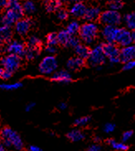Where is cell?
<instances>
[{
    "instance_id": "b9f144b4",
    "label": "cell",
    "mask_w": 135,
    "mask_h": 151,
    "mask_svg": "<svg viewBox=\"0 0 135 151\" xmlns=\"http://www.w3.org/2000/svg\"><path fill=\"white\" fill-rule=\"evenodd\" d=\"M8 6V0H0V11L6 9Z\"/></svg>"
},
{
    "instance_id": "8fae6325",
    "label": "cell",
    "mask_w": 135,
    "mask_h": 151,
    "mask_svg": "<svg viewBox=\"0 0 135 151\" xmlns=\"http://www.w3.org/2000/svg\"><path fill=\"white\" fill-rule=\"evenodd\" d=\"M33 26V22L29 18H21L15 24V32L19 36H26Z\"/></svg>"
},
{
    "instance_id": "f6af8a7d",
    "label": "cell",
    "mask_w": 135,
    "mask_h": 151,
    "mask_svg": "<svg viewBox=\"0 0 135 151\" xmlns=\"http://www.w3.org/2000/svg\"><path fill=\"white\" fill-rule=\"evenodd\" d=\"M58 107L60 108V110H66V108H67V105H66V102H61L59 104Z\"/></svg>"
},
{
    "instance_id": "c3c4849f",
    "label": "cell",
    "mask_w": 135,
    "mask_h": 151,
    "mask_svg": "<svg viewBox=\"0 0 135 151\" xmlns=\"http://www.w3.org/2000/svg\"><path fill=\"white\" fill-rule=\"evenodd\" d=\"M4 72V69L3 67H0V78H2V76H3V74Z\"/></svg>"
},
{
    "instance_id": "8d00e7d4",
    "label": "cell",
    "mask_w": 135,
    "mask_h": 151,
    "mask_svg": "<svg viewBox=\"0 0 135 151\" xmlns=\"http://www.w3.org/2000/svg\"><path fill=\"white\" fill-rule=\"evenodd\" d=\"M135 67V59L133 60H130V61L126 62L124 63L123 67V70H130L132 69H134Z\"/></svg>"
},
{
    "instance_id": "7dc6e473",
    "label": "cell",
    "mask_w": 135,
    "mask_h": 151,
    "mask_svg": "<svg viewBox=\"0 0 135 151\" xmlns=\"http://www.w3.org/2000/svg\"><path fill=\"white\" fill-rule=\"evenodd\" d=\"M0 151H5V145L2 142V140H0Z\"/></svg>"
},
{
    "instance_id": "d6986e66",
    "label": "cell",
    "mask_w": 135,
    "mask_h": 151,
    "mask_svg": "<svg viewBox=\"0 0 135 151\" xmlns=\"http://www.w3.org/2000/svg\"><path fill=\"white\" fill-rule=\"evenodd\" d=\"M62 0H46L45 8L48 12H57L62 8Z\"/></svg>"
},
{
    "instance_id": "484cf974",
    "label": "cell",
    "mask_w": 135,
    "mask_h": 151,
    "mask_svg": "<svg viewBox=\"0 0 135 151\" xmlns=\"http://www.w3.org/2000/svg\"><path fill=\"white\" fill-rule=\"evenodd\" d=\"M81 25L77 21H72L66 27V32L69 33L70 36H75L80 32Z\"/></svg>"
},
{
    "instance_id": "681fc988",
    "label": "cell",
    "mask_w": 135,
    "mask_h": 151,
    "mask_svg": "<svg viewBox=\"0 0 135 151\" xmlns=\"http://www.w3.org/2000/svg\"><path fill=\"white\" fill-rule=\"evenodd\" d=\"M133 40H134V43L135 44V31L133 32Z\"/></svg>"
},
{
    "instance_id": "ac0fdd59",
    "label": "cell",
    "mask_w": 135,
    "mask_h": 151,
    "mask_svg": "<svg viewBox=\"0 0 135 151\" xmlns=\"http://www.w3.org/2000/svg\"><path fill=\"white\" fill-rule=\"evenodd\" d=\"M84 65H85V60L79 57V56L70 58V60H68V61L66 63L67 69L70 70H80Z\"/></svg>"
},
{
    "instance_id": "44dd1931",
    "label": "cell",
    "mask_w": 135,
    "mask_h": 151,
    "mask_svg": "<svg viewBox=\"0 0 135 151\" xmlns=\"http://www.w3.org/2000/svg\"><path fill=\"white\" fill-rule=\"evenodd\" d=\"M67 138L73 142H78L85 138V134L81 130L75 129V130H72L70 131L67 134Z\"/></svg>"
},
{
    "instance_id": "3957f363",
    "label": "cell",
    "mask_w": 135,
    "mask_h": 151,
    "mask_svg": "<svg viewBox=\"0 0 135 151\" xmlns=\"http://www.w3.org/2000/svg\"><path fill=\"white\" fill-rule=\"evenodd\" d=\"M57 66V60L56 57H54L52 55H48L41 60L38 66V69L41 74L50 75L56 72Z\"/></svg>"
},
{
    "instance_id": "74e56055",
    "label": "cell",
    "mask_w": 135,
    "mask_h": 151,
    "mask_svg": "<svg viewBox=\"0 0 135 151\" xmlns=\"http://www.w3.org/2000/svg\"><path fill=\"white\" fill-rule=\"evenodd\" d=\"M133 134H134V132H133L132 131H125V132L123 134V136H122L123 142H126V141H128V139H130L132 136H133Z\"/></svg>"
},
{
    "instance_id": "ee69618b",
    "label": "cell",
    "mask_w": 135,
    "mask_h": 151,
    "mask_svg": "<svg viewBox=\"0 0 135 151\" xmlns=\"http://www.w3.org/2000/svg\"><path fill=\"white\" fill-rule=\"evenodd\" d=\"M34 106H35V103H34V102H30V103H28V104L26 106V111H29L33 110V108H34Z\"/></svg>"
},
{
    "instance_id": "83f0119b",
    "label": "cell",
    "mask_w": 135,
    "mask_h": 151,
    "mask_svg": "<svg viewBox=\"0 0 135 151\" xmlns=\"http://www.w3.org/2000/svg\"><path fill=\"white\" fill-rule=\"evenodd\" d=\"M108 144L112 146L113 149H115L117 151H126L128 150V145L124 142H116L115 139H108Z\"/></svg>"
},
{
    "instance_id": "f1b7e54d",
    "label": "cell",
    "mask_w": 135,
    "mask_h": 151,
    "mask_svg": "<svg viewBox=\"0 0 135 151\" xmlns=\"http://www.w3.org/2000/svg\"><path fill=\"white\" fill-rule=\"evenodd\" d=\"M22 86V83L16 82L12 83H2L0 84V88L5 91H12V90H17L20 88Z\"/></svg>"
},
{
    "instance_id": "4dcf8cb0",
    "label": "cell",
    "mask_w": 135,
    "mask_h": 151,
    "mask_svg": "<svg viewBox=\"0 0 135 151\" xmlns=\"http://www.w3.org/2000/svg\"><path fill=\"white\" fill-rule=\"evenodd\" d=\"M41 40L36 36H32L28 38V46L29 47H37L39 48V46L41 45Z\"/></svg>"
},
{
    "instance_id": "5bb4252c",
    "label": "cell",
    "mask_w": 135,
    "mask_h": 151,
    "mask_svg": "<svg viewBox=\"0 0 135 151\" xmlns=\"http://www.w3.org/2000/svg\"><path fill=\"white\" fill-rule=\"evenodd\" d=\"M86 10H87V7L86 6V4L83 2H77V3H74L71 5L70 8V13L74 17L83 18L85 17Z\"/></svg>"
},
{
    "instance_id": "7402d4cb",
    "label": "cell",
    "mask_w": 135,
    "mask_h": 151,
    "mask_svg": "<svg viewBox=\"0 0 135 151\" xmlns=\"http://www.w3.org/2000/svg\"><path fill=\"white\" fill-rule=\"evenodd\" d=\"M22 8L24 14L32 15L36 12V4L33 0H25L22 3Z\"/></svg>"
},
{
    "instance_id": "f546056e",
    "label": "cell",
    "mask_w": 135,
    "mask_h": 151,
    "mask_svg": "<svg viewBox=\"0 0 135 151\" xmlns=\"http://www.w3.org/2000/svg\"><path fill=\"white\" fill-rule=\"evenodd\" d=\"M123 3L122 0H110V2L108 3V7L111 10L118 11L123 8Z\"/></svg>"
},
{
    "instance_id": "ab89813d",
    "label": "cell",
    "mask_w": 135,
    "mask_h": 151,
    "mask_svg": "<svg viewBox=\"0 0 135 151\" xmlns=\"http://www.w3.org/2000/svg\"><path fill=\"white\" fill-rule=\"evenodd\" d=\"M87 151H101V148H100V146L99 145L95 144V145H90V147L88 148Z\"/></svg>"
},
{
    "instance_id": "7c38bea8",
    "label": "cell",
    "mask_w": 135,
    "mask_h": 151,
    "mask_svg": "<svg viewBox=\"0 0 135 151\" xmlns=\"http://www.w3.org/2000/svg\"><path fill=\"white\" fill-rule=\"evenodd\" d=\"M120 61L123 64L135 59V45H126L120 49L119 52Z\"/></svg>"
},
{
    "instance_id": "1f68e13d",
    "label": "cell",
    "mask_w": 135,
    "mask_h": 151,
    "mask_svg": "<svg viewBox=\"0 0 135 151\" xmlns=\"http://www.w3.org/2000/svg\"><path fill=\"white\" fill-rule=\"evenodd\" d=\"M90 116H82L80 118H77L74 122V125L76 127H85L88 123L90 122Z\"/></svg>"
},
{
    "instance_id": "d590c367",
    "label": "cell",
    "mask_w": 135,
    "mask_h": 151,
    "mask_svg": "<svg viewBox=\"0 0 135 151\" xmlns=\"http://www.w3.org/2000/svg\"><path fill=\"white\" fill-rule=\"evenodd\" d=\"M115 124H113V123H107V124L105 125V127H104V131L105 133H108V134L113 132V131H115Z\"/></svg>"
},
{
    "instance_id": "9a60e30c",
    "label": "cell",
    "mask_w": 135,
    "mask_h": 151,
    "mask_svg": "<svg viewBox=\"0 0 135 151\" xmlns=\"http://www.w3.org/2000/svg\"><path fill=\"white\" fill-rule=\"evenodd\" d=\"M52 80L61 83H69L72 81V77L69 72L66 70H59L56 71L52 76Z\"/></svg>"
},
{
    "instance_id": "9c48e42d",
    "label": "cell",
    "mask_w": 135,
    "mask_h": 151,
    "mask_svg": "<svg viewBox=\"0 0 135 151\" xmlns=\"http://www.w3.org/2000/svg\"><path fill=\"white\" fill-rule=\"evenodd\" d=\"M134 42L133 40V32H131L128 28L119 27L118 32L116 36L115 43L120 46H126V45H132Z\"/></svg>"
},
{
    "instance_id": "e575fe53",
    "label": "cell",
    "mask_w": 135,
    "mask_h": 151,
    "mask_svg": "<svg viewBox=\"0 0 135 151\" xmlns=\"http://www.w3.org/2000/svg\"><path fill=\"white\" fill-rule=\"evenodd\" d=\"M80 44H81V39L79 37H75V36H71L70 38L69 43H68L67 47H73V48H75Z\"/></svg>"
},
{
    "instance_id": "cb8c5ba5",
    "label": "cell",
    "mask_w": 135,
    "mask_h": 151,
    "mask_svg": "<svg viewBox=\"0 0 135 151\" xmlns=\"http://www.w3.org/2000/svg\"><path fill=\"white\" fill-rule=\"evenodd\" d=\"M7 8L12 9L16 11L22 15L24 14L23 8H22V4H21L19 0H8V6Z\"/></svg>"
},
{
    "instance_id": "816d5d0a",
    "label": "cell",
    "mask_w": 135,
    "mask_h": 151,
    "mask_svg": "<svg viewBox=\"0 0 135 151\" xmlns=\"http://www.w3.org/2000/svg\"><path fill=\"white\" fill-rule=\"evenodd\" d=\"M0 50H1V45H0Z\"/></svg>"
},
{
    "instance_id": "ffe728a7",
    "label": "cell",
    "mask_w": 135,
    "mask_h": 151,
    "mask_svg": "<svg viewBox=\"0 0 135 151\" xmlns=\"http://www.w3.org/2000/svg\"><path fill=\"white\" fill-rule=\"evenodd\" d=\"M90 50H91L87 45H82V44H80L75 48V54L77 55V56L82 58L84 60L88 59V57L90 56Z\"/></svg>"
},
{
    "instance_id": "603a6c76",
    "label": "cell",
    "mask_w": 135,
    "mask_h": 151,
    "mask_svg": "<svg viewBox=\"0 0 135 151\" xmlns=\"http://www.w3.org/2000/svg\"><path fill=\"white\" fill-rule=\"evenodd\" d=\"M124 23L130 31H135V12L128 13L123 17Z\"/></svg>"
},
{
    "instance_id": "2e32d148",
    "label": "cell",
    "mask_w": 135,
    "mask_h": 151,
    "mask_svg": "<svg viewBox=\"0 0 135 151\" xmlns=\"http://www.w3.org/2000/svg\"><path fill=\"white\" fill-rule=\"evenodd\" d=\"M12 30L11 27L6 25L0 26V42L8 43L12 40Z\"/></svg>"
},
{
    "instance_id": "60d3db41",
    "label": "cell",
    "mask_w": 135,
    "mask_h": 151,
    "mask_svg": "<svg viewBox=\"0 0 135 151\" xmlns=\"http://www.w3.org/2000/svg\"><path fill=\"white\" fill-rule=\"evenodd\" d=\"M12 72L4 70V74H3V76H2V78H3V79H5V80L9 79L10 78L12 77Z\"/></svg>"
},
{
    "instance_id": "f907efd6",
    "label": "cell",
    "mask_w": 135,
    "mask_h": 151,
    "mask_svg": "<svg viewBox=\"0 0 135 151\" xmlns=\"http://www.w3.org/2000/svg\"><path fill=\"white\" fill-rule=\"evenodd\" d=\"M94 140H95V141H99V137H96V138L94 139Z\"/></svg>"
},
{
    "instance_id": "836d02e7",
    "label": "cell",
    "mask_w": 135,
    "mask_h": 151,
    "mask_svg": "<svg viewBox=\"0 0 135 151\" xmlns=\"http://www.w3.org/2000/svg\"><path fill=\"white\" fill-rule=\"evenodd\" d=\"M57 18L59 20L65 21L68 18V17H69V12H68V11H67L66 9H65V8H61L57 11Z\"/></svg>"
},
{
    "instance_id": "d4e9b609",
    "label": "cell",
    "mask_w": 135,
    "mask_h": 151,
    "mask_svg": "<svg viewBox=\"0 0 135 151\" xmlns=\"http://www.w3.org/2000/svg\"><path fill=\"white\" fill-rule=\"evenodd\" d=\"M70 37H71V36L66 32V30H62V31H61V32L57 34L58 43L61 44L62 45H64V46H66V47H67Z\"/></svg>"
},
{
    "instance_id": "7a4b0ae2",
    "label": "cell",
    "mask_w": 135,
    "mask_h": 151,
    "mask_svg": "<svg viewBox=\"0 0 135 151\" xmlns=\"http://www.w3.org/2000/svg\"><path fill=\"white\" fill-rule=\"evenodd\" d=\"M99 26L94 22H87L81 26L79 35L84 43L87 45L92 44L99 35Z\"/></svg>"
},
{
    "instance_id": "e0dca14e",
    "label": "cell",
    "mask_w": 135,
    "mask_h": 151,
    "mask_svg": "<svg viewBox=\"0 0 135 151\" xmlns=\"http://www.w3.org/2000/svg\"><path fill=\"white\" fill-rule=\"evenodd\" d=\"M101 14V10L100 8L98 7H90L87 8L86 14L84 18L86 19L87 22H94V21L97 20L98 18H99Z\"/></svg>"
},
{
    "instance_id": "7bdbcfd3",
    "label": "cell",
    "mask_w": 135,
    "mask_h": 151,
    "mask_svg": "<svg viewBox=\"0 0 135 151\" xmlns=\"http://www.w3.org/2000/svg\"><path fill=\"white\" fill-rule=\"evenodd\" d=\"M28 151H43L41 148H39L37 145H31L29 146Z\"/></svg>"
},
{
    "instance_id": "ba28073f",
    "label": "cell",
    "mask_w": 135,
    "mask_h": 151,
    "mask_svg": "<svg viewBox=\"0 0 135 151\" xmlns=\"http://www.w3.org/2000/svg\"><path fill=\"white\" fill-rule=\"evenodd\" d=\"M22 16L23 15L18 13L16 11L7 8L4 14L0 17V23L2 25L12 27L13 25L16 24V22L19 19L22 18Z\"/></svg>"
},
{
    "instance_id": "8992f818",
    "label": "cell",
    "mask_w": 135,
    "mask_h": 151,
    "mask_svg": "<svg viewBox=\"0 0 135 151\" xmlns=\"http://www.w3.org/2000/svg\"><path fill=\"white\" fill-rule=\"evenodd\" d=\"M100 22L105 25H111L117 27L122 22L121 14L118 11L108 9L103 12H101L99 17Z\"/></svg>"
},
{
    "instance_id": "30bf717a",
    "label": "cell",
    "mask_w": 135,
    "mask_h": 151,
    "mask_svg": "<svg viewBox=\"0 0 135 151\" xmlns=\"http://www.w3.org/2000/svg\"><path fill=\"white\" fill-rule=\"evenodd\" d=\"M25 50V44L23 42L18 40H11L7 43V45L5 46V51L8 52V54H12V55H16L18 56H24Z\"/></svg>"
},
{
    "instance_id": "6da1fadb",
    "label": "cell",
    "mask_w": 135,
    "mask_h": 151,
    "mask_svg": "<svg viewBox=\"0 0 135 151\" xmlns=\"http://www.w3.org/2000/svg\"><path fill=\"white\" fill-rule=\"evenodd\" d=\"M0 138L5 147H13L18 151L23 150L24 145L21 136L10 127H4L1 130Z\"/></svg>"
},
{
    "instance_id": "52a82bcc",
    "label": "cell",
    "mask_w": 135,
    "mask_h": 151,
    "mask_svg": "<svg viewBox=\"0 0 135 151\" xmlns=\"http://www.w3.org/2000/svg\"><path fill=\"white\" fill-rule=\"evenodd\" d=\"M103 45V50L105 55L106 58L109 59V60L112 65L118 64L120 61L119 58V52L120 49L118 47L116 43H111V42H106Z\"/></svg>"
},
{
    "instance_id": "4fadbf2b",
    "label": "cell",
    "mask_w": 135,
    "mask_h": 151,
    "mask_svg": "<svg viewBox=\"0 0 135 151\" xmlns=\"http://www.w3.org/2000/svg\"><path fill=\"white\" fill-rule=\"evenodd\" d=\"M118 28L115 26H111V25H105L104 28L101 31V35L105 38V40L107 42H111V43H115L116 40V36L118 32Z\"/></svg>"
},
{
    "instance_id": "f35d334b",
    "label": "cell",
    "mask_w": 135,
    "mask_h": 151,
    "mask_svg": "<svg viewBox=\"0 0 135 151\" xmlns=\"http://www.w3.org/2000/svg\"><path fill=\"white\" fill-rule=\"evenodd\" d=\"M46 52L48 54V55H53L54 54L57 52V49L55 47V45H48L46 47Z\"/></svg>"
},
{
    "instance_id": "bcb514c9",
    "label": "cell",
    "mask_w": 135,
    "mask_h": 151,
    "mask_svg": "<svg viewBox=\"0 0 135 151\" xmlns=\"http://www.w3.org/2000/svg\"><path fill=\"white\" fill-rule=\"evenodd\" d=\"M64 3H77V2H83L84 0H62Z\"/></svg>"
},
{
    "instance_id": "4316f807",
    "label": "cell",
    "mask_w": 135,
    "mask_h": 151,
    "mask_svg": "<svg viewBox=\"0 0 135 151\" xmlns=\"http://www.w3.org/2000/svg\"><path fill=\"white\" fill-rule=\"evenodd\" d=\"M39 53H40L39 48L28 46V48H26V50H25L24 56L28 60H34L39 55Z\"/></svg>"
},
{
    "instance_id": "d6a6232c",
    "label": "cell",
    "mask_w": 135,
    "mask_h": 151,
    "mask_svg": "<svg viewBox=\"0 0 135 151\" xmlns=\"http://www.w3.org/2000/svg\"><path fill=\"white\" fill-rule=\"evenodd\" d=\"M46 43L48 45H56L58 44L57 34L56 33H50L46 37Z\"/></svg>"
},
{
    "instance_id": "277c9868",
    "label": "cell",
    "mask_w": 135,
    "mask_h": 151,
    "mask_svg": "<svg viewBox=\"0 0 135 151\" xmlns=\"http://www.w3.org/2000/svg\"><path fill=\"white\" fill-rule=\"evenodd\" d=\"M0 65L2 66L4 70L14 73L20 68V56L16 55L8 54V55L4 56L0 60Z\"/></svg>"
},
{
    "instance_id": "5b68a950",
    "label": "cell",
    "mask_w": 135,
    "mask_h": 151,
    "mask_svg": "<svg viewBox=\"0 0 135 151\" xmlns=\"http://www.w3.org/2000/svg\"><path fill=\"white\" fill-rule=\"evenodd\" d=\"M106 56L103 50V45H98L90 50V56L88 57V62L91 66L99 67L105 62Z\"/></svg>"
}]
</instances>
